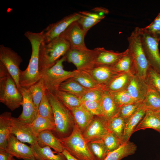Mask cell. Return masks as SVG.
<instances>
[{"label":"cell","instance_id":"4fadbf2b","mask_svg":"<svg viewBox=\"0 0 160 160\" xmlns=\"http://www.w3.org/2000/svg\"><path fill=\"white\" fill-rule=\"evenodd\" d=\"M110 132L107 121L102 116H95L82 133L88 143L100 140Z\"/></svg>","mask_w":160,"mask_h":160},{"label":"cell","instance_id":"4dcf8cb0","mask_svg":"<svg viewBox=\"0 0 160 160\" xmlns=\"http://www.w3.org/2000/svg\"><path fill=\"white\" fill-rule=\"evenodd\" d=\"M30 126L37 136L39 132L45 130H50L53 132L55 129L54 121L43 117L39 114Z\"/></svg>","mask_w":160,"mask_h":160},{"label":"cell","instance_id":"3957f363","mask_svg":"<svg viewBox=\"0 0 160 160\" xmlns=\"http://www.w3.org/2000/svg\"><path fill=\"white\" fill-rule=\"evenodd\" d=\"M70 48L69 42L62 35L47 43L43 40L39 52V71L40 74L53 66Z\"/></svg>","mask_w":160,"mask_h":160},{"label":"cell","instance_id":"ba28073f","mask_svg":"<svg viewBox=\"0 0 160 160\" xmlns=\"http://www.w3.org/2000/svg\"><path fill=\"white\" fill-rule=\"evenodd\" d=\"M23 60L20 55L11 48L0 45V63L5 67L15 80L19 90L21 87L19 77L21 70L20 66Z\"/></svg>","mask_w":160,"mask_h":160},{"label":"cell","instance_id":"ab89813d","mask_svg":"<svg viewBox=\"0 0 160 160\" xmlns=\"http://www.w3.org/2000/svg\"><path fill=\"white\" fill-rule=\"evenodd\" d=\"M39 114L41 116L54 121L52 109L45 92L39 108Z\"/></svg>","mask_w":160,"mask_h":160},{"label":"cell","instance_id":"816d5d0a","mask_svg":"<svg viewBox=\"0 0 160 160\" xmlns=\"http://www.w3.org/2000/svg\"><path fill=\"white\" fill-rule=\"evenodd\" d=\"M24 160H38L35 158H29L26 159H24Z\"/></svg>","mask_w":160,"mask_h":160},{"label":"cell","instance_id":"f907efd6","mask_svg":"<svg viewBox=\"0 0 160 160\" xmlns=\"http://www.w3.org/2000/svg\"><path fill=\"white\" fill-rule=\"evenodd\" d=\"M66 157L67 160H79L71 155L65 149H64L62 152Z\"/></svg>","mask_w":160,"mask_h":160},{"label":"cell","instance_id":"7dc6e473","mask_svg":"<svg viewBox=\"0 0 160 160\" xmlns=\"http://www.w3.org/2000/svg\"><path fill=\"white\" fill-rule=\"evenodd\" d=\"M82 15L88 16L95 19L101 20L105 17L100 16L97 13L89 11H81L79 12Z\"/></svg>","mask_w":160,"mask_h":160},{"label":"cell","instance_id":"5b68a950","mask_svg":"<svg viewBox=\"0 0 160 160\" xmlns=\"http://www.w3.org/2000/svg\"><path fill=\"white\" fill-rule=\"evenodd\" d=\"M140 28L137 27L135 28L128 37L127 49L132 59L135 74L146 81L147 72L150 66L143 47Z\"/></svg>","mask_w":160,"mask_h":160},{"label":"cell","instance_id":"8fae6325","mask_svg":"<svg viewBox=\"0 0 160 160\" xmlns=\"http://www.w3.org/2000/svg\"><path fill=\"white\" fill-rule=\"evenodd\" d=\"M82 16L79 12L74 13L49 25L42 31L44 35L43 41L47 43L58 38L73 23L77 21Z\"/></svg>","mask_w":160,"mask_h":160},{"label":"cell","instance_id":"8992f818","mask_svg":"<svg viewBox=\"0 0 160 160\" xmlns=\"http://www.w3.org/2000/svg\"><path fill=\"white\" fill-rule=\"evenodd\" d=\"M64 149L79 160H95L91 153L82 132L75 124L71 133L59 139Z\"/></svg>","mask_w":160,"mask_h":160},{"label":"cell","instance_id":"44dd1931","mask_svg":"<svg viewBox=\"0 0 160 160\" xmlns=\"http://www.w3.org/2000/svg\"><path fill=\"white\" fill-rule=\"evenodd\" d=\"M73 116L75 124L83 133L93 120L94 116L91 114L81 105L68 108Z\"/></svg>","mask_w":160,"mask_h":160},{"label":"cell","instance_id":"b9f144b4","mask_svg":"<svg viewBox=\"0 0 160 160\" xmlns=\"http://www.w3.org/2000/svg\"><path fill=\"white\" fill-rule=\"evenodd\" d=\"M143 30L159 41L160 40V12L148 25Z\"/></svg>","mask_w":160,"mask_h":160},{"label":"cell","instance_id":"603a6c76","mask_svg":"<svg viewBox=\"0 0 160 160\" xmlns=\"http://www.w3.org/2000/svg\"><path fill=\"white\" fill-rule=\"evenodd\" d=\"M38 143L41 147L48 146L57 153H62L64 148L59 139L50 130H45L39 132L37 136Z\"/></svg>","mask_w":160,"mask_h":160},{"label":"cell","instance_id":"2e32d148","mask_svg":"<svg viewBox=\"0 0 160 160\" xmlns=\"http://www.w3.org/2000/svg\"><path fill=\"white\" fill-rule=\"evenodd\" d=\"M5 150L19 159L35 158L31 148L19 141L12 134L9 136Z\"/></svg>","mask_w":160,"mask_h":160},{"label":"cell","instance_id":"83f0119b","mask_svg":"<svg viewBox=\"0 0 160 160\" xmlns=\"http://www.w3.org/2000/svg\"><path fill=\"white\" fill-rule=\"evenodd\" d=\"M143 104L146 111L156 112L160 110V94L149 84Z\"/></svg>","mask_w":160,"mask_h":160},{"label":"cell","instance_id":"484cf974","mask_svg":"<svg viewBox=\"0 0 160 160\" xmlns=\"http://www.w3.org/2000/svg\"><path fill=\"white\" fill-rule=\"evenodd\" d=\"M146 111L142 103L137 111L126 121L122 140L123 144L129 141L131 135Z\"/></svg>","mask_w":160,"mask_h":160},{"label":"cell","instance_id":"f5cc1de1","mask_svg":"<svg viewBox=\"0 0 160 160\" xmlns=\"http://www.w3.org/2000/svg\"><path fill=\"white\" fill-rule=\"evenodd\" d=\"M154 112L160 117V110L157 112Z\"/></svg>","mask_w":160,"mask_h":160},{"label":"cell","instance_id":"7c38bea8","mask_svg":"<svg viewBox=\"0 0 160 160\" xmlns=\"http://www.w3.org/2000/svg\"><path fill=\"white\" fill-rule=\"evenodd\" d=\"M18 90L23 97V110L17 119L21 122L30 125L38 115L39 109L33 102L29 88L21 87Z\"/></svg>","mask_w":160,"mask_h":160},{"label":"cell","instance_id":"cb8c5ba5","mask_svg":"<svg viewBox=\"0 0 160 160\" xmlns=\"http://www.w3.org/2000/svg\"><path fill=\"white\" fill-rule=\"evenodd\" d=\"M100 102L103 117L107 121L118 113L120 107L109 93L104 92Z\"/></svg>","mask_w":160,"mask_h":160},{"label":"cell","instance_id":"74e56055","mask_svg":"<svg viewBox=\"0 0 160 160\" xmlns=\"http://www.w3.org/2000/svg\"><path fill=\"white\" fill-rule=\"evenodd\" d=\"M108 153L119 148L123 144L122 141L114 133L110 132L101 139Z\"/></svg>","mask_w":160,"mask_h":160},{"label":"cell","instance_id":"7402d4cb","mask_svg":"<svg viewBox=\"0 0 160 160\" xmlns=\"http://www.w3.org/2000/svg\"><path fill=\"white\" fill-rule=\"evenodd\" d=\"M13 117L11 112L5 111L0 115V149L5 150L11 134Z\"/></svg>","mask_w":160,"mask_h":160},{"label":"cell","instance_id":"f546056e","mask_svg":"<svg viewBox=\"0 0 160 160\" xmlns=\"http://www.w3.org/2000/svg\"><path fill=\"white\" fill-rule=\"evenodd\" d=\"M58 89L60 91L70 93L81 98L90 90L84 87L72 78L61 84Z\"/></svg>","mask_w":160,"mask_h":160},{"label":"cell","instance_id":"5bb4252c","mask_svg":"<svg viewBox=\"0 0 160 160\" xmlns=\"http://www.w3.org/2000/svg\"><path fill=\"white\" fill-rule=\"evenodd\" d=\"M86 33L77 21L73 23L61 35L69 42L71 48L79 49H88L84 39Z\"/></svg>","mask_w":160,"mask_h":160},{"label":"cell","instance_id":"f6af8a7d","mask_svg":"<svg viewBox=\"0 0 160 160\" xmlns=\"http://www.w3.org/2000/svg\"><path fill=\"white\" fill-rule=\"evenodd\" d=\"M104 93L102 88L90 90L81 97L82 101L91 100L100 102Z\"/></svg>","mask_w":160,"mask_h":160},{"label":"cell","instance_id":"7a4b0ae2","mask_svg":"<svg viewBox=\"0 0 160 160\" xmlns=\"http://www.w3.org/2000/svg\"><path fill=\"white\" fill-rule=\"evenodd\" d=\"M46 93L52 109L55 124L53 133L59 139L66 137L70 134L75 124L72 113L55 94L46 89Z\"/></svg>","mask_w":160,"mask_h":160},{"label":"cell","instance_id":"836d02e7","mask_svg":"<svg viewBox=\"0 0 160 160\" xmlns=\"http://www.w3.org/2000/svg\"><path fill=\"white\" fill-rule=\"evenodd\" d=\"M126 123L125 119L118 114L107 121L110 131L115 133L122 141Z\"/></svg>","mask_w":160,"mask_h":160},{"label":"cell","instance_id":"f35d334b","mask_svg":"<svg viewBox=\"0 0 160 160\" xmlns=\"http://www.w3.org/2000/svg\"><path fill=\"white\" fill-rule=\"evenodd\" d=\"M143 101L134 102L121 106L117 114L124 119L126 122L139 109L142 104Z\"/></svg>","mask_w":160,"mask_h":160},{"label":"cell","instance_id":"e575fe53","mask_svg":"<svg viewBox=\"0 0 160 160\" xmlns=\"http://www.w3.org/2000/svg\"><path fill=\"white\" fill-rule=\"evenodd\" d=\"M54 94L68 108L82 105L81 98L70 93L58 90Z\"/></svg>","mask_w":160,"mask_h":160},{"label":"cell","instance_id":"ac0fdd59","mask_svg":"<svg viewBox=\"0 0 160 160\" xmlns=\"http://www.w3.org/2000/svg\"><path fill=\"white\" fill-rule=\"evenodd\" d=\"M87 72L101 87L108 83L118 73L112 66L95 65L92 68L83 71Z\"/></svg>","mask_w":160,"mask_h":160},{"label":"cell","instance_id":"277c9868","mask_svg":"<svg viewBox=\"0 0 160 160\" xmlns=\"http://www.w3.org/2000/svg\"><path fill=\"white\" fill-rule=\"evenodd\" d=\"M23 97L16 83L0 63V102L13 111L22 105Z\"/></svg>","mask_w":160,"mask_h":160},{"label":"cell","instance_id":"db71d44e","mask_svg":"<svg viewBox=\"0 0 160 160\" xmlns=\"http://www.w3.org/2000/svg\"><path fill=\"white\" fill-rule=\"evenodd\" d=\"M11 160H16V159H14L13 157L12 158V159Z\"/></svg>","mask_w":160,"mask_h":160},{"label":"cell","instance_id":"ffe728a7","mask_svg":"<svg viewBox=\"0 0 160 160\" xmlns=\"http://www.w3.org/2000/svg\"><path fill=\"white\" fill-rule=\"evenodd\" d=\"M132 75L126 73H118L102 89L104 91L109 93L126 89Z\"/></svg>","mask_w":160,"mask_h":160},{"label":"cell","instance_id":"ee69618b","mask_svg":"<svg viewBox=\"0 0 160 160\" xmlns=\"http://www.w3.org/2000/svg\"><path fill=\"white\" fill-rule=\"evenodd\" d=\"M82 105L92 115L103 117L102 111L100 102L91 100L82 101Z\"/></svg>","mask_w":160,"mask_h":160},{"label":"cell","instance_id":"4316f807","mask_svg":"<svg viewBox=\"0 0 160 160\" xmlns=\"http://www.w3.org/2000/svg\"><path fill=\"white\" fill-rule=\"evenodd\" d=\"M148 128L153 129L160 133V117L154 112L146 111L134 132Z\"/></svg>","mask_w":160,"mask_h":160},{"label":"cell","instance_id":"60d3db41","mask_svg":"<svg viewBox=\"0 0 160 160\" xmlns=\"http://www.w3.org/2000/svg\"><path fill=\"white\" fill-rule=\"evenodd\" d=\"M109 93L120 107L127 104L137 102L132 98L126 89Z\"/></svg>","mask_w":160,"mask_h":160},{"label":"cell","instance_id":"d4e9b609","mask_svg":"<svg viewBox=\"0 0 160 160\" xmlns=\"http://www.w3.org/2000/svg\"><path fill=\"white\" fill-rule=\"evenodd\" d=\"M30 147L35 158L38 160H67L62 153L54 152L48 146L41 147L37 143Z\"/></svg>","mask_w":160,"mask_h":160},{"label":"cell","instance_id":"d6986e66","mask_svg":"<svg viewBox=\"0 0 160 160\" xmlns=\"http://www.w3.org/2000/svg\"><path fill=\"white\" fill-rule=\"evenodd\" d=\"M148 84L147 81L134 74L131 77L126 90L137 102L143 101L147 93Z\"/></svg>","mask_w":160,"mask_h":160},{"label":"cell","instance_id":"bcb514c9","mask_svg":"<svg viewBox=\"0 0 160 160\" xmlns=\"http://www.w3.org/2000/svg\"><path fill=\"white\" fill-rule=\"evenodd\" d=\"M101 20L82 15L77 21L86 33L93 26Z\"/></svg>","mask_w":160,"mask_h":160},{"label":"cell","instance_id":"f1b7e54d","mask_svg":"<svg viewBox=\"0 0 160 160\" xmlns=\"http://www.w3.org/2000/svg\"><path fill=\"white\" fill-rule=\"evenodd\" d=\"M137 148L135 144L129 141L122 144L117 149L109 152L104 160H121L134 154Z\"/></svg>","mask_w":160,"mask_h":160},{"label":"cell","instance_id":"c3c4849f","mask_svg":"<svg viewBox=\"0 0 160 160\" xmlns=\"http://www.w3.org/2000/svg\"><path fill=\"white\" fill-rule=\"evenodd\" d=\"M13 156L5 150L0 149V160H11Z\"/></svg>","mask_w":160,"mask_h":160},{"label":"cell","instance_id":"7bdbcfd3","mask_svg":"<svg viewBox=\"0 0 160 160\" xmlns=\"http://www.w3.org/2000/svg\"><path fill=\"white\" fill-rule=\"evenodd\" d=\"M146 81L160 94V74L151 66L147 72Z\"/></svg>","mask_w":160,"mask_h":160},{"label":"cell","instance_id":"e0dca14e","mask_svg":"<svg viewBox=\"0 0 160 160\" xmlns=\"http://www.w3.org/2000/svg\"><path fill=\"white\" fill-rule=\"evenodd\" d=\"M94 49L95 53V64L96 65L112 66L129 52L128 49L121 52L107 50L104 47L97 48Z\"/></svg>","mask_w":160,"mask_h":160},{"label":"cell","instance_id":"52a82bcc","mask_svg":"<svg viewBox=\"0 0 160 160\" xmlns=\"http://www.w3.org/2000/svg\"><path fill=\"white\" fill-rule=\"evenodd\" d=\"M65 60L64 55L53 66L41 74L46 90L53 94L59 90V87L61 84L73 78L77 72L76 70L73 71L65 70L63 64Z\"/></svg>","mask_w":160,"mask_h":160},{"label":"cell","instance_id":"1f68e13d","mask_svg":"<svg viewBox=\"0 0 160 160\" xmlns=\"http://www.w3.org/2000/svg\"><path fill=\"white\" fill-rule=\"evenodd\" d=\"M112 67L118 73H126L131 75L135 74L133 61L129 52Z\"/></svg>","mask_w":160,"mask_h":160},{"label":"cell","instance_id":"d590c367","mask_svg":"<svg viewBox=\"0 0 160 160\" xmlns=\"http://www.w3.org/2000/svg\"><path fill=\"white\" fill-rule=\"evenodd\" d=\"M89 149L95 160H104L109 153L101 140L87 143Z\"/></svg>","mask_w":160,"mask_h":160},{"label":"cell","instance_id":"9a60e30c","mask_svg":"<svg viewBox=\"0 0 160 160\" xmlns=\"http://www.w3.org/2000/svg\"><path fill=\"white\" fill-rule=\"evenodd\" d=\"M11 134L20 141L33 145L38 143L37 135L34 132L30 125L20 121L13 117Z\"/></svg>","mask_w":160,"mask_h":160},{"label":"cell","instance_id":"681fc988","mask_svg":"<svg viewBox=\"0 0 160 160\" xmlns=\"http://www.w3.org/2000/svg\"><path fill=\"white\" fill-rule=\"evenodd\" d=\"M96 13H97L100 16L105 17V15L108 13V10L105 8L97 7L92 9Z\"/></svg>","mask_w":160,"mask_h":160},{"label":"cell","instance_id":"9c48e42d","mask_svg":"<svg viewBox=\"0 0 160 160\" xmlns=\"http://www.w3.org/2000/svg\"><path fill=\"white\" fill-rule=\"evenodd\" d=\"M94 49H79L70 48L64 55L65 61L73 64L78 71H85L95 66Z\"/></svg>","mask_w":160,"mask_h":160},{"label":"cell","instance_id":"30bf717a","mask_svg":"<svg viewBox=\"0 0 160 160\" xmlns=\"http://www.w3.org/2000/svg\"><path fill=\"white\" fill-rule=\"evenodd\" d=\"M143 49L150 66L160 74V53L159 41L140 28Z\"/></svg>","mask_w":160,"mask_h":160},{"label":"cell","instance_id":"6da1fadb","mask_svg":"<svg viewBox=\"0 0 160 160\" xmlns=\"http://www.w3.org/2000/svg\"><path fill=\"white\" fill-rule=\"evenodd\" d=\"M24 35L31 43L32 52L27 67L20 71L19 84L21 87L29 88L42 78L39 71V52L44 35L42 31L34 33L30 31L26 32Z\"/></svg>","mask_w":160,"mask_h":160},{"label":"cell","instance_id":"8d00e7d4","mask_svg":"<svg viewBox=\"0 0 160 160\" xmlns=\"http://www.w3.org/2000/svg\"><path fill=\"white\" fill-rule=\"evenodd\" d=\"M29 89L32 96L33 102L39 109L40 104L46 89L43 78L42 77L30 87Z\"/></svg>","mask_w":160,"mask_h":160},{"label":"cell","instance_id":"d6a6232c","mask_svg":"<svg viewBox=\"0 0 160 160\" xmlns=\"http://www.w3.org/2000/svg\"><path fill=\"white\" fill-rule=\"evenodd\" d=\"M72 78L83 87L89 89L102 88V87L85 71L77 70Z\"/></svg>","mask_w":160,"mask_h":160}]
</instances>
